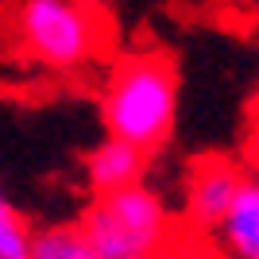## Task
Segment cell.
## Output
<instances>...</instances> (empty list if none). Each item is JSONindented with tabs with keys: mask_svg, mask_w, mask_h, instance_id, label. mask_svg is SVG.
I'll list each match as a JSON object with an SVG mask.
<instances>
[{
	"mask_svg": "<svg viewBox=\"0 0 259 259\" xmlns=\"http://www.w3.org/2000/svg\"><path fill=\"white\" fill-rule=\"evenodd\" d=\"M101 120L108 140H120L143 155L159 151L174 136L178 120V74L170 54L155 47L120 54L101 93Z\"/></svg>",
	"mask_w": 259,
	"mask_h": 259,
	"instance_id": "cell-1",
	"label": "cell"
},
{
	"mask_svg": "<svg viewBox=\"0 0 259 259\" xmlns=\"http://www.w3.org/2000/svg\"><path fill=\"white\" fill-rule=\"evenodd\" d=\"M23 58L54 74H77L112 51V12L81 0H23L8 12Z\"/></svg>",
	"mask_w": 259,
	"mask_h": 259,
	"instance_id": "cell-2",
	"label": "cell"
},
{
	"mask_svg": "<svg viewBox=\"0 0 259 259\" xmlns=\"http://www.w3.org/2000/svg\"><path fill=\"white\" fill-rule=\"evenodd\" d=\"M105 259H170L178 217L147 182L93 197L74 221Z\"/></svg>",
	"mask_w": 259,
	"mask_h": 259,
	"instance_id": "cell-3",
	"label": "cell"
},
{
	"mask_svg": "<svg viewBox=\"0 0 259 259\" xmlns=\"http://www.w3.org/2000/svg\"><path fill=\"white\" fill-rule=\"evenodd\" d=\"M248 170L232 155H201L182 174V217L194 232L213 236L221 217L228 213L236 190L244 186Z\"/></svg>",
	"mask_w": 259,
	"mask_h": 259,
	"instance_id": "cell-4",
	"label": "cell"
},
{
	"mask_svg": "<svg viewBox=\"0 0 259 259\" xmlns=\"http://www.w3.org/2000/svg\"><path fill=\"white\" fill-rule=\"evenodd\" d=\"M225 259H259V174L248 170L228 213L213 232Z\"/></svg>",
	"mask_w": 259,
	"mask_h": 259,
	"instance_id": "cell-5",
	"label": "cell"
},
{
	"mask_svg": "<svg viewBox=\"0 0 259 259\" xmlns=\"http://www.w3.org/2000/svg\"><path fill=\"white\" fill-rule=\"evenodd\" d=\"M143 174H147V155L128 147V143H120V140H108V136L85 155V186L93 197L140 186Z\"/></svg>",
	"mask_w": 259,
	"mask_h": 259,
	"instance_id": "cell-6",
	"label": "cell"
},
{
	"mask_svg": "<svg viewBox=\"0 0 259 259\" xmlns=\"http://www.w3.org/2000/svg\"><path fill=\"white\" fill-rule=\"evenodd\" d=\"M27 259H105V255H101V251L77 232L74 221H66V225L35 228Z\"/></svg>",
	"mask_w": 259,
	"mask_h": 259,
	"instance_id": "cell-7",
	"label": "cell"
},
{
	"mask_svg": "<svg viewBox=\"0 0 259 259\" xmlns=\"http://www.w3.org/2000/svg\"><path fill=\"white\" fill-rule=\"evenodd\" d=\"M35 228L23 217V209L0 190V259H27Z\"/></svg>",
	"mask_w": 259,
	"mask_h": 259,
	"instance_id": "cell-8",
	"label": "cell"
},
{
	"mask_svg": "<svg viewBox=\"0 0 259 259\" xmlns=\"http://www.w3.org/2000/svg\"><path fill=\"white\" fill-rule=\"evenodd\" d=\"M255 174H259V170H255Z\"/></svg>",
	"mask_w": 259,
	"mask_h": 259,
	"instance_id": "cell-9",
	"label": "cell"
}]
</instances>
